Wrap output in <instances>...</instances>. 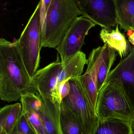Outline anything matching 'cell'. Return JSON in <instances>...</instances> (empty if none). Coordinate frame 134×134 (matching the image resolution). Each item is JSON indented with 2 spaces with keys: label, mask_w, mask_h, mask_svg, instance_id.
I'll return each mask as SVG.
<instances>
[{
  "label": "cell",
  "mask_w": 134,
  "mask_h": 134,
  "mask_svg": "<svg viewBox=\"0 0 134 134\" xmlns=\"http://www.w3.org/2000/svg\"><path fill=\"white\" fill-rule=\"evenodd\" d=\"M41 6L40 1L20 37L15 41L22 60L31 79L38 70L41 59Z\"/></svg>",
  "instance_id": "cell-5"
},
{
  "label": "cell",
  "mask_w": 134,
  "mask_h": 134,
  "mask_svg": "<svg viewBox=\"0 0 134 134\" xmlns=\"http://www.w3.org/2000/svg\"><path fill=\"white\" fill-rule=\"evenodd\" d=\"M22 106V112L28 121L39 134H47L44 124L37 111L41 105V102L34 99L22 98L20 100Z\"/></svg>",
  "instance_id": "cell-12"
},
{
  "label": "cell",
  "mask_w": 134,
  "mask_h": 134,
  "mask_svg": "<svg viewBox=\"0 0 134 134\" xmlns=\"http://www.w3.org/2000/svg\"><path fill=\"white\" fill-rule=\"evenodd\" d=\"M71 78L68 68L58 54L56 61L39 69L32 78L34 93L45 104L61 105V84Z\"/></svg>",
  "instance_id": "cell-3"
},
{
  "label": "cell",
  "mask_w": 134,
  "mask_h": 134,
  "mask_svg": "<svg viewBox=\"0 0 134 134\" xmlns=\"http://www.w3.org/2000/svg\"><path fill=\"white\" fill-rule=\"evenodd\" d=\"M103 52L98 76V93L106 81L111 69L116 59V51L109 47L106 44L103 46Z\"/></svg>",
  "instance_id": "cell-15"
},
{
  "label": "cell",
  "mask_w": 134,
  "mask_h": 134,
  "mask_svg": "<svg viewBox=\"0 0 134 134\" xmlns=\"http://www.w3.org/2000/svg\"><path fill=\"white\" fill-rule=\"evenodd\" d=\"M96 113L99 119L116 118L134 122V110L124 92L114 80L106 81L98 94Z\"/></svg>",
  "instance_id": "cell-4"
},
{
  "label": "cell",
  "mask_w": 134,
  "mask_h": 134,
  "mask_svg": "<svg viewBox=\"0 0 134 134\" xmlns=\"http://www.w3.org/2000/svg\"><path fill=\"white\" fill-rule=\"evenodd\" d=\"M80 15L74 0H52L41 24V48H56Z\"/></svg>",
  "instance_id": "cell-2"
},
{
  "label": "cell",
  "mask_w": 134,
  "mask_h": 134,
  "mask_svg": "<svg viewBox=\"0 0 134 134\" xmlns=\"http://www.w3.org/2000/svg\"><path fill=\"white\" fill-rule=\"evenodd\" d=\"M71 89L61 103L74 115L84 134H95L99 123L96 111L87 99L78 78L69 80Z\"/></svg>",
  "instance_id": "cell-6"
},
{
  "label": "cell",
  "mask_w": 134,
  "mask_h": 134,
  "mask_svg": "<svg viewBox=\"0 0 134 134\" xmlns=\"http://www.w3.org/2000/svg\"><path fill=\"white\" fill-rule=\"evenodd\" d=\"M52 0H43L41 2V24L43 22L45 17L46 12L49 7Z\"/></svg>",
  "instance_id": "cell-20"
},
{
  "label": "cell",
  "mask_w": 134,
  "mask_h": 134,
  "mask_svg": "<svg viewBox=\"0 0 134 134\" xmlns=\"http://www.w3.org/2000/svg\"><path fill=\"white\" fill-rule=\"evenodd\" d=\"M95 134H133L130 122L116 118L99 119Z\"/></svg>",
  "instance_id": "cell-13"
},
{
  "label": "cell",
  "mask_w": 134,
  "mask_h": 134,
  "mask_svg": "<svg viewBox=\"0 0 134 134\" xmlns=\"http://www.w3.org/2000/svg\"><path fill=\"white\" fill-rule=\"evenodd\" d=\"M82 15L111 30L118 24L115 0H74Z\"/></svg>",
  "instance_id": "cell-7"
},
{
  "label": "cell",
  "mask_w": 134,
  "mask_h": 134,
  "mask_svg": "<svg viewBox=\"0 0 134 134\" xmlns=\"http://www.w3.org/2000/svg\"><path fill=\"white\" fill-rule=\"evenodd\" d=\"M128 33L129 41L134 46V31H130Z\"/></svg>",
  "instance_id": "cell-21"
},
{
  "label": "cell",
  "mask_w": 134,
  "mask_h": 134,
  "mask_svg": "<svg viewBox=\"0 0 134 134\" xmlns=\"http://www.w3.org/2000/svg\"><path fill=\"white\" fill-rule=\"evenodd\" d=\"M43 0H40V1L41 2H43Z\"/></svg>",
  "instance_id": "cell-24"
},
{
  "label": "cell",
  "mask_w": 134,
  "mask_h": 134,
  "mask_svg": "<svg viewBox=\"0 0 134 134\" xmlns=\"http://www.w3.org/2000/svg\"><path fill=\"white\" fill-rule=\"evenodd\" d=\"M131 31H134V15L132 19Z\"/></svg>",
  "instance_id": "cell-23"
},
{
  "label": "cell",
  "mask_w": 134,
  "mask_h": 134,
  "mask_svg": "<svg viewBox=\"0 0 134 134\" xmlns=\"http://www.w3.org/2000/svg\"><path fill=\"white\" fill-rule=\"evenodd\" d=\"M96 25L83 16L76 20L56 48L61 62H65L81 51L89 31Z\"/></svg>",
  "instance_id": "cell-8"
},
{
  "label": "cell",
  "mask_w": 134,
  "mask_h": 134,
  "mask_svg": "<svg viewBox=\"0 0 134 134\" xmlns=\"http://www.w3.org/2000/svg\"><path fill=\"white\" fill-rule=\"evenodd\" d=\"M118 24L125 31H131L134 15V0H115Z\"/></svg>",
  "instance_id": "cell-16"
},
{
  "label": "cell",
  "mask_w": 134,
  "mask_h": 134,
  "mask_svg": "<svg viewBox=\"0 0 134 134\" xmlns=\"http://www.w3.org/2000/svg\"><path fill=\"white\" fill-rule=\"evenodd\" d=\"M34 92L32 79L20 56L15 41L0 39V98L8 102L20 101Z\"/></svg>",
  "instance_id": "cell-1"
},
{
  "label": "cell",
  "mask_w": 134,
  "mask_h": 134,
  "mask_svg": "<svg viewBox=\"0 0 134 134\" xmlns=\"http://www.w3.org/2000/svg\"><path fill=\"white\" fill-rule=\"evenodd\" d=\"M0 134H8L6 131L3 128H0Z\"/></svg>",
  "instance_id": "cell-22"
},
{
  "label": "cell",
  "mask_w": 134,
  "mask_h": 134,
  "mask_svg": "<svg viewBox=\"0 0 134 134\" xmlns=\"http://www.w3.org/2000/svg\"><path fill=\"white\" fill-rule=\"evenodd\" d=\"M71 89V84L69 80H65L61 83L60 86V93L62 100L69 94Z\"/></svg>",
  "instance_id": "cell-19"
},
{
  "label": "cell",
  "mask_w": 134,
  "mask_h": 134,
  "mask_svg": "<svg viewBox=\"0 0 134 134\" xmlns=\"http://www.w3.org/2000/svg\"><path fill=\"white\" fill-rule=\"evenodd\" d=\"M22 113L21 103L7 105L0 109V128H3L8 134L12 131Z\"/></svg>",
  "instance_id": "cell-14"
},
{
  "label": "cell",
  "mask_w": 134,
  "mask_h": 134,
  "mask_svg": "<svg viewBox=\"0 0 134 134\" xmlns=\"http://www.w3.org/2000/svg\"><path fill=\"white\" fill-rule=\"evenodd\" d=\"M61 126L63 134H84L74 115L61 104Z\"/></svg>",
  "instance_id": "cell-17"
},
{
  "label": "cell",
  "mask_w": 134,
  "mask_h": 134,
  "mask_svg": "<svg viewBox=\"0 0 134 134\" xmlns=\"http://www.w3.org/2000/svg\"><path fill=\"white\" fill-rule=\"evenodd\" d=\"M114 80L121 87L134 110V48L110 71L106 81ZM134 134V122L131 124Z\"/></svg>",
  "instance_id": "cell-9"
},
{
  "label": "cell",
  "mask_w": 134,
  "mask_h": 134,
  "mask_svg": "<svg viewBox=\"0 0 134 134\" xmlns=\"http://www.w3.org/2000/svg\"><path fill=\"white\" fill-rule=\"evenodd\" d=\"M36 134H39L38 133H36Z\"/></svg>",
  "instance_id": "cell-25"
},
{
  "label": "cell",
  "mask_w": 134,
  "mask_h": 134,
  "mask_svg": "<svg viewBox=\"0 0 134 134\" xmlns=\"http://www.w3.org/2000/svg\"><path fill=\"white\" fill-rule=\"evenodd\" d=\"M119 26L117 24L115 30H111L102 28L100 32V36L104 44L115 50L122 59L130 53L131 46L130 42L119 30Z\"/></svg>",
  "instance_id": "cell-11"
},
{
  "label": "cell",
  "mask_w": 134,
  "mask_h": 134,
  "mask_svg": "<svg viewBox=\"0 0 134 134\" xmlns=\"http://www.w3.org/2000/svg\"><path fill=\"white\" fill-rule=\"evenodd\" d=\"M104 47L99 46L94 49L88 59L85 72L78 77L84 93L96 111L98 90V76Z\"/></svg>",
  "instance_id": "cell-10"
},
{
  "label": "cell",
  "mask_w": 134,
  "mask_h": 134,
  "mask_svg": "<svg viewBox=\"0 0 134 134\" xmlns=\"http://www.w3.org/2000/svg\"><path fill=\"white\" fill-rule=\"evenodd\" d=\"M14 127L20 134H37L23 112Z\"/></svg>",
  "instance_id": "cell-18"
}]
</instances>
